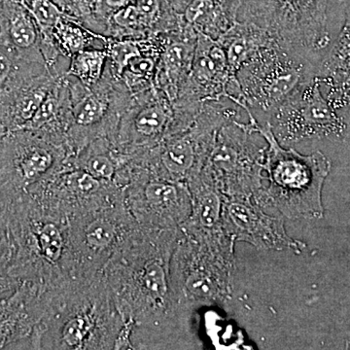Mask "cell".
<instances>
[{"label": "cell", "instance_id": "6da1fadb", "mask_svg": "<svg viewBox=\"0 0 350 350\" xmlns=\"http://www.w3.org/2000/svg\"><path fill=\"white\" fill-rule=\"evenodd\" d=\"M255 130L267 142L265 176L268 186L254 200L271 206L289 219H320L324 216L322 190L331 162L322 152L303 155L276 139L268 122H255Z\"/></svg>", "mask_w": 350, "mask_h": 350}, {"label": "cell", "instance_id": "7a4b0ae2", "mask_svg": "<svg viewBox=\"0 0 350 350\" xmlns=\"http://www.w3.org/2000/svg\"><path fill=\"white\" fill-rule=\"evenodd\" d=\"M238 1V22L264 29L280 47L319 71L342 29L332 20V0Z\"/></svg>", "mask_w": 350, "mask_h": 350}, {"label": "cell", "instance_id": "3957f363", "mask_svg": "<svg viewBox=\"0 0 350 350\" xmlns=\"http://www.w3.org/2000/svg\"><path fill=\"white\" fill-rule=\"evenodd\" d=\"M247 116L248 122L239 116L219 129L202 170L226 198L254 200L265 187L267 146L255 137L256 117Z\"/></svg>", "mask_w": 350, "mask_h": 350}, {"label": "cell", "instance_id": "277c9868", "mask_svg": "<svg viewBox=\"0 0 350 350\" xmlns=\"http://www.w3.org/2000/svg\"><path fill=\"white\" fill-rule=\"evenodd\" d=\"M319 69L273 44L260 51L237 71L244 112L266 114L317 77Z\"/></svg>", "mask_w": 350, "mask_h": 350}, {"label": "cell", "instance_id": "5b68a950", "mask_svg": "<svg viewBox=\"0 0 350 350\" xmlns=\"http://www.w3.org/2000/svg\"><path fill=\"white\" fill-rule=\"evenodd\" d=\"M232 267L206 246L188 238L175 252L170 275L174 300L193 305H224L231 298Z\"/></svg>", "mask_w": 350, "mask_h": 350}, {"label": "cell", "instance_id": "8992f818", "mask_svg": "<svg viewBox=\"0 0 350 350\" xmlns=\"http://www.w3.org/2000/svg\"><path fill=\"white\" fill-rule=\"evenodd\" d=\"M280 144L313 138L344 137L347 125L320 92L319 76L280 103L268 115Z\"/></svg>", "mask_w": 350, "mask_h": 350}, {"label": "cell", "instance_id": "52a82bcc", "mask_svg": "<svg viewBox=\"0 0 350 350\" xmlns=\"http://www.w3.org/2000/svg\"><path fill=\"white\" fill-rule=\"evenodd\" d=\"M225 231L234 241L250 243L262 250H292L301 253L306 244L288 236L284 220L269 215L248 198H225Z\"/></svg>", "mask_w": 350, "mask_h": 350}, {"label": "cell", "instance_id": "ba28073f", "mask_svg": "<svg viewBox=\"0 0 350 350\" xmlns=\"http://www.w3.org/2000/svg\"><path fill=\"white\" fill-rule=\"evenodd\" d=\"M189 186L192 213L184 223L188 238L234 265V243L228 237L223 221L225 196L202 172L189 180Z\"/></svg>", "mask_w": 350, "mask_h": 350}, {"label": "cell", "instance_id": "9c48e42d", "mask_svg": "<svg viewBox=\"0 0 350 350\" xmlns=\"http://www.w3.org/2000/svg\"><path fill=\"white\" fill-rule=\"evenodd\" d=\"M238 0H186L178 9L196 34L218 40L238 22Z\"/></svg>", "mask_w": 350, "mask_h": 350}, {"label": "cell", "instance_id": "30bf717a", "mask_svg": "<svg viewBox=\"0 0 350 350\" xmlns=\"http://www.w3.org/2000/svg\"><path fill=\"white\" fill-rule=\"evenodd\" d=\"M29 300L25 287L0 300V349H14L31 337L33 315Z\"/></svg>", "mask_w": 350, "mask_h": 350}, {"label": "cell", "instance_id": "8fae6325", "mask_svg": "<svg viewBox=\"0 0 350 350\" xmlns=\"http://www.w3.org/2000/svg\"><path fill=\"white\" fill-rule=\"evenodd\" d=\"M217 41L224 49L230 68L234 75L251 57L276 43L264 29L243 22H237Z\"/></svg>", "mask_w": 350, "mask_h": 350}, {"label": "cell", "instance_id": "7c38bea8", "mask_svg": "<svg viewBox=\"0 0 350 350\" xmlns=\"http://www.w3.org/2000/svg\"><path fill=\"white\" fill-rule=\"evenodd\" d=\"M38 41V25L29 9L17 3L6 5L0 42L8 46L15 54L22 55L33 49Z\"/></svg>", "mask_w": 350, "mask_h": 350}, {"label": "cell", "instance_id": "4fadbf2b", "mask_svg": "<svg viewBox=\"0 0 350 350\" xmlns=\"http://www.w3.org/2000/svg\"><path fill=\"white\" fill-rule=\"evenodd\" d=\"M197 43V42H196ZM196 43L177 41L170 44L163 54V76L165 92L170 98H176L177 88L182 76L192 68Z\"/></svg>", "mask_w": 350, "mask_h": 350}, {"label": "cell", "instance_id": "5bb4252c", "mask_svg": "<svg viewBox=\"0 0 350 350\" xmlns=\"http://www.w3.org/2000/svg\"><path fill=\"white\" fill-rule=\"evenodd\" d=\"M172 119V109L167 103L156 101L140 110L135 119V131L142 137L155 139L162 137Z\"/></svg>", "mask_w": 350, "mask_h": 350}, {"label": "cell", "instance_id": "9a60e30c", "mask_svg": "<svg viewBox=\"0 0 350 350\" xmlns=\"http://www.w3.org/2000/svg\"><path fill=\"white\" fill-rule=\"evenodd\" d=\"M107 54L103 51H80L75 55L68 73L84 84H94L100 78Z\"/></svg>", "mask_w": 350, "mask_h": 350}, {"label": "cell", "instance_id": "2e32d148", "mask_svg": "<svg viewBox=\"0 0 350 350\" xmlns=\"http://www.w3.org/2000/svg\"><path fill=\"white\" fill-rule=\"evenodd\" d=\"M116 226L107 219H96L85 232L88 245L93 250H107L116 239Z\"/></svg>", "mask_w": 350, "mask_h": 350}, {"label": "cell", "instance_id": "e0dca14e", "mask_svg": "<svg viewBox=\"0 0 350 350\" xmlns=\"http://www.w3.org/2000/svg\"><path fill=\"white\" fill-rule=\"evenodd\" d=\"M57 38L69 54L75 55L84 49L86 45V36L78 25L61 19L54 27Z\"/></svg>", "mask_w": 350, "mask_h": 350}, {"label": "cell", "instance_id": "ac0fdd59", "mask_svg": "<svg viewBox=\"0 0 350 350\" xmlns=\"http://www.w3.org/2000/svg\"><path fill=\"white\" fill-rule=\"evenodd\" d=\"M105 103L94 94L85 96L73 110L76 123L81 126H90L100 121L105 114Z\"/></svg>", "mask_w": 350, "mask_h": 350}, {"label": "cell", "instance_id": "d6986e66", "mask_svg": "<svg viewBox=\"0 0 350 350\" xmlns=\"http://www.w3.org/2000/svg\"><path fill=\"white\" fill-rule=\"evenodd\" d=\"M27 9L42 31L54 29L63 18L61 9L51 0H31V6Z\"/></svg>", "mask_w": 350, "mask_h": 350}, {"label": "cell", "instance_id": "ffe728a7", "mask_svg": "<svg viewBox=\"0 0 350 350\" xmlns=\"http://www.w3.org/2000/svg\"><path fill=\"white\" fill-rule=\"evenodd\" d=\"M92 330V323L86 317H76L64 326V342L68 347H82Z\"/></svg>", "mask_w": 350, "mask_h": 350}, {"label": "cell", "instance_id": "44dd1931", "mask_svg": "<svg viewBox=\"0 0 350 350\" xmlns=\"http://www.w3.org/2000/svg\"><path fill=\"white\" fill-rule=\"evenodd\" d=\"M57 109H59V100L56 96L48 94L44 100L42 105L38 108L33 118L31 120L25 130L23 131H36L42 128L46 124L49 123L56 116Z\"/></svg>", "mask_w": 350, "mask_h": 350}, {"label": "cell", "instance_id": "7402d4cb", "mask_svg": "<svg viewBox=\"0 0 350 350\" xmlns=\"http://www.w3.org/2000/svg\"><path fill=\"white\" fill-rule=\"evenodd\" d=\"M8 214V213H7ZM13 256V243L7 215L0 216V276H5Z\"/></svg>", "mask_w": 350, "mask_h": 350}, {"label": "cell", "instance_id": "603a6c76", "mask_svg": "<svg viewBox=\"0 0 350 350\" xmlns=\"http://www.w3.org/2000/svg\"><path fill=\"white\" fill-rule=\"evenodd\" d=\"M110 56L113 63L118 68V72L122 73L124 69L128 68L131 59L140 56V51L135 43L121 41L113 45Z\"/></svg>", "mask_w": 350, "mask_h": 350}, {"label": "cell", "instance_id": "cb8c5ba5", "mask_svg": "<svg viewBox=\"0 0 350 350\" xmlns=\"http://www.w3.org/2000/svg\"><path fill=\"white\" fill-rule=\"evenodd\" d=\"M15 57L16 54L12 49L0 42V91L15 75Z\"/></svg>", "mask_w": 350, "mask_h": 350}, {"label": "cell", "instance_id": "d4e9b609", "mask_svg": "<svg viewBox=\"0 0 350 350\" xmlns=\"http://www.w3.org/2000/svg\"><path fill=\"white\" fill-rule=\"evenodd\" d=\"M87 172L98 179H111L115 174V165L107 156H94L87 163Z\"/></svg>", "mask_w": 350, "mask_h": 350}, {"label": "cell", "instance_id": "484cf974", "mask_svg": "<svg viewBox=\"0 0 350 350\" xmlns=\"http://www.w3.org/2000/svg\"><path fill=\"white\" fill-rule=\"evenodd\" d=\"M113 20H114L115 24L122 27H135L145 25L144 18L140 15L135 3L118 9L113 16Z\"/></svg>", "mask_w": 350, "mask_h": 350}, {"label": "cell", "instance_id": "4316f807", "mask_svg": "<svg viewBox=\"0 0 350 350\" xmlns=\"http://www.w3.org/2000/svg\"><path fill=\"white\" fill-rule=\"evenodd\" d=\"M135 4L144 18L145 25L152 24L158 18L162 8L161 0H137Z\"/></svg>", "mask_w": 350, "mask_h": 350}, {"label": "cell", "instance_id": "83f0119b", "mask_svg": "<svg viewBox=\"0 0 350 350\" xmlns=\"http://www.w3.org/2000/svg\"><path fill=\"white\" fill-rule=\"evenodd\" d=\"M72 181L78 190L84 194H93L100 187V179L87 172H77L73 175Z\"/></svg>", "mask_w": 350, "mask_h": 350}, {"label": "cell", "instance_id": "f1b7e54d", "mask_svg": "<svg viewBox=\"0 0 350 350\" xmlns=\"http://www.w3.org/2000/svg\"><path fill=\"white\" fill-rule=\"evenodd\" d=\"M129 69L137 76L150 75L155 68V62L152 57H137L131 59Z\"/></svg>", "mask_w": 350, "mask_h": 350}, {"label": "cell", "instance_id": "f546056e", "mask_svg": "<svg viewBox=\"0 0 350 350\" xmlns=\"http://www.w3.org/2000/svg\"><path fill=\"white\" fill-rule=\"evenodd\" d=\"M16 199L17 196L14 194L10 189L0 183V216L7 215L9 208Z\"/></svg>", "mask_w": 350, "mask_h": 350}, {"label": "cell", "instance_id": "4dcf8cb0", "mask_svg": "<svg viewBox=\"0 0 350 350\" xmlns=\"http://www.w3.org/2000/svg\"><path fill=\"white\" fill-rule=\"evenodd\" d=\"M137 0H103V3L110 8L112 9H118L122 8V7H125L126 5H130V4L135 3Z\"/></svg>", "mask_w": 350, "mask_h": 350}, {"label": "cell", "instance_id": "1f68e13d", "mask_svg": "<svg viewBox=\"0 0 350 350\" xmlns=\"http://www.w3.org/2000/svg\"><path fill=\"white\" fill-rule=\"evenodd\" d=\"M51 1L54 2L62 10V9H66L68 8L69 6L72 5L75 0H51Z\"/></svg>", "mask_w": 350, "mask_h": 350}, {"label": "cell", "instance_id": "d6a6232c", "mask_svg": "<svg viewBox=\"0 0 350 350\" xmlns=\"http://www.w3.org/2000/svg\"><path fill=\"white\" fill-rule=\"evenodd\" d=\"M1 135H2V130H1V128H0V137H1Z\"/></svg>", "mask_w": 350, "mask_h": 350}]
</instances>
